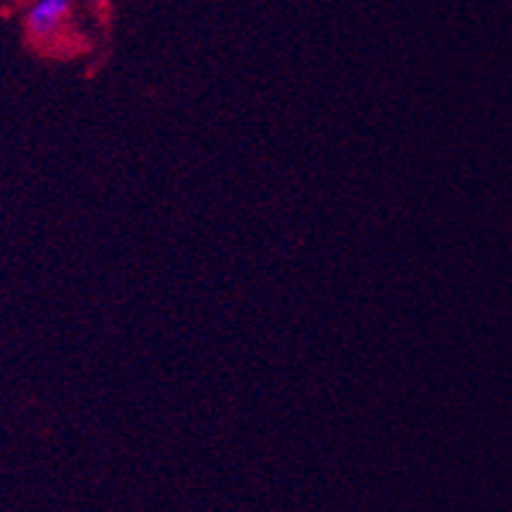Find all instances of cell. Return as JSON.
<instances>
[{
	"label": "cell",
	"mask_w": 512,
	"mask_h": 512,
	"mask_svg": "<svg viewBox=\"0 0 512 512\" xmlns=\"http://www.w3.org/2000/svg\"><path fill=\"white\" fill-rule=\"evenodd\" d=\"M71 0H29L27 16H24V29L34 45H48L66 27L71 16Z\"/></svg>",
	"instance_id": "1"
},
{
	"label": "cell",
	"mask_w": 512,
	"mask_h": 512,
	"mask_svg": "<svg viewBox=\"0 0 512 512\" xmlns=\"http://www.w3.org/2000/svg\"><path fill=\"white\" fill-rule=\"evenodd\" d=\"M97 3H100V8H108L110 3H113V0H97Z\"/></svg>",
	"instance_id": "2"
}]
</instances>
